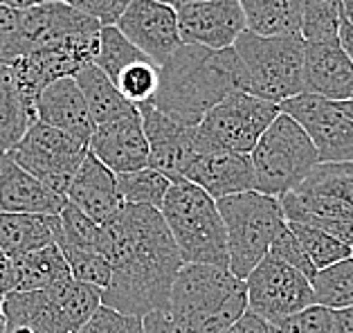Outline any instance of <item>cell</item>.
<instances>
[{
    "label": "cell",
    "instance_id": "cell-44",
    "mask_svg": "<svg viewBox=\"0 0 353 333\" xmlns=\"http://www.w3.org/2000/svg\"><path fill=\"white\" fill-rule=\"evenodd\" d=\"M144 333H185L178 324L169 318L167 311H153L144 315Z\"/></svg>",
    "mask_w": 353,
    "mask_h": 333
},
{
    "label": "cell",
    "instance_id": "cell-51",
    "mask_svg": "<svg viewBox=\"0 0 353 333\" xmlns=\"http://www.w3.org/2000/svg\"><path fill=\"white\" fill-rule=\"evenodd\" d=\"M338 106L342 108V113L347 115L351 122H353V99H344V101H338Z\"/></svg>",
    "mask_w": 353,
    "mask_h": 333
},
{
    "label": "cell",
    "instance_id": "cell-24",
    "mask_svg": "<svg viewBox=\"0 0 353 333\" xmlns=\"http://www.w3.org/2000/svg\"><path fill=\"white\" fill-rule=\"evenodd\" d=\"M61 221L43 214H0V252L7 259L57 243Z\"/></svg>",
    "mask_w": 353,
    "mask_h": 333
},
{
    "label": "cell",
    "instance_id": "cell-36",
    "mask_svg": "<svg viewBox=\"0 0 353 333\" xmlns=\"http://www.w3.org/2000/svg\"><path fill=\"white\" fill-rule=\"evenodd\" d=\"M299 187L326 194L335 201L349 205L353 210V162H342V165H317L311 172V176Z\"/></svg>",
    "mask_w": 353,
    "mask_h": 333
},
{
    "label": "cell",
    "instance_id": "cell-43",
    "mask_svg": "<svg viewBox=\"0 0 353 333\" xmlns=\"http://www.w3.org/2000/svg\"><path fill=\"white\" fill-rule=\"evenodd\" d=\"M225 333H277V329H274V324L265 322L259 318V315L248 311L245 315H241Z\"/></svg>",
    "mask_w": 353,
    "mask_h": 333
},
{
    "label": "cell",
    "instance_id": "cell-6",
    "mask_svg": "<svg viewBox=\"0 0 353 333\" xmlns=\"http://www.w3.org/2000/svg\"><path fill=\"white\" fill-rule=\"evenodd\" d=\"M228 236V268L245 279L263 257L279 230L286 225L279 199L261 192H245L216 201Z\"/></svg>",
    "mask_w": 353,
    "mask_h": 333
},
{
    "label": "cell",
    "instance_id": "cell-40",
    "mask_svg": "<svg viewBox=\"0 0 353 333\" xmlns=\"http://www.w3.org/2000/svg\"><path fill=\"white\" fill-rule=\"evenodd\" d=\"M274 329L277 333H335L333 311L313 304L286 320H279Z\"/></svg>",
    "mask_w": 353,
    "mask_h": 333
},
{
    "label": "cell",
    "instance_id": "cell-9",
    "mask_svg": "<svg viewBox=\"0 0 353 333\" xmlns=\"http://www.w3.org/2000/svg\"><path fill=\"white\" fill-rule=\"evenodd\" d=\"M277 115L279 104L250 92H232L203 117L198 133L212 147L250 156Z\"/></svg>",
    "mask_w": 353,
    "mask_h": 333
},
{
    "label": "cell",
    "instance_id": "cell-29",
    "mask_svg": "<svg viewBox=\"0 0 353 333\" xmlns=\"http://www.w3.org/2000/svg\"><path fill=\"white\" fill-rule=\"evenodd\" d=\"M313 300L329 311H342L353 306V257L317 270L311 279Z\"/></svg>",
    "mask_w": 353,
    "mask_h": 333
},
{
    "label": "cell",
    "instance_id": "cell-18",
    "mask_svg": "<svg viewBox=\"0 0 353 333\" xmlns=\"http://www.w3.org/2000/svg\"><path fill=\"white\" fill-rule=\"evenodd\" d=\"M304 92L331 101L351 97L353 63L340 41H308L304 46Z\"/></svg>",
    "mask_w": 353,
    "mask_h": 333
},
{
    "label": "cell",
    "instance_id": "cell-3",
    "mask_svg": "<svg viewBox=\"0 0 353 333\" xmlns=\"http://www.w3.org/2000/svg\"><path fill=\"white\" fill-rule=\"evenodd\" d=\"M167 313L185 333H225L248 313L245 279L230 268L185 263L171 288Z\"/></svg>",
    "mask_w": 353,
    "mask_h": 333
},
{
    "label": "cell",
    "instance_id": "cell-22",
    "mask_svg": "<svg viewBox=\"0 0 353 333\" xmlns=\"http://www.w3.org/2000/svg\"><path fill=\"white\" fill-rule=\"evenodd\" d=\"M65 201L90 216L94 223L104 225L119 210H122V196L117 192V176L106 165L92 156L83 158L81 167L77 169L70 187H68Z\"/></svg>",
    "mask_w": 353,
    "mask_h": 333
},
{
    "label": "cell",
    "instance_id": "cell-1",
    "mask_svg": "<svg viewBox=\"0 0 353 333\" xmlns=\"http://www.w3.org/2000/svg\"><path fill=\"white\" fill-rule=\"evenodd\" d=\"M99 252L110 263V284L101 290V306L140 318L167 311L185 261L160 210L124 203L101 225Z\"/></svg>",
    "mask_w": 353,
    "mask_h": 333
},
{
    "label": "cell",
    "instance_id": "cell-52",
    "mask_svg": "<svg viewBox=\"0 0 353 333\" xmlns=\"http://www.w3.org/2000/svg\"><path fill=\"white\" fill-rule=\"evenodd\" d=\"M0 333H5V318H3V311H0Z\"/></svg>",
    "mask_w": 353,
    "mask_h": 333
},
{
    "label": "cell",
    "instance_id": "cell-31",
    "mask_svg": "<svg viewBox=\"0 0 353 333\" xmlns=\"http://www.w3.org/2000/svg\"><path fill=\"white\" fill-rule=\"evenodd\" d=\"M137 61H151L128 41L115 25H101L99 30V52L94 59V65L104 72L110 81L117 79V74Z\"/></svg>",
    "mask_w": 353,
    "mask_h": 333
},
{
    "label": "cell",
    "instance_id": "cell-26",
    "mask_svg": "<svg viewBox=\"0 0 353 333\" xmlns=\"http://www.w3.org/2000/svg\"><path fill=\"white\" fill-rule=\"evenodd\" d=\"M256 37H301V0H236Z\"/></svg>",
    "mask_w": 353,
    "mask_h": 333
},
{
    "label": "cell",
    "instance_id": "cell-38",
    "mask_svg": "<svg viewBox=\"0 0 353 333\" xmlns=\"http://www.w3.org/2000/svg\"><path fill=\"white\" fill-rule=\"evenodd\" d=\"M23 54V10H16L0 0V63L10 65Z\"/></svg>",
    "mask_w": 353,
    "mask_h": 333
},
{
    "label": "cell",
    "instance_id": "cell-28",
    "mask_svg": "<svg viewBox=\"0 0 353 333\" xmlns=\"http://www.w3.org/2000/svg\"><path fill=\"white\" fill-rule=\"evenodd\" d=\"M34 122L37 115L21 97L10 65L0 63V156H7Z\"/></svg>",
    "mask_w": 353,
    "mask_h": 333
},
{
    "label": "cell",
    "instance_id": "cell-35",
    "mask_svg": "<svg viewBox=\"0 0 353 333\" xmlns=\"http://www.w3.org/2000/svg\"><path fill=\"white\" fill-rule=\"evenodd\" d=\"M61 230H59L57 245H70L79 250H97L101 245V225L94 223L90 216H85L81 210H77L72 203H65L61 214Z\"/></svg>",
    "mask_w": 353,
    "mask_h": 333
},
{
    "label": "cell",
    "instance_id": "cell-54",
    "mask_svg": "<svg viewBox=\"0 0 353 333\" xmlns=\"http://www.w3.org/2000/svg\"><path fill=\"white\" fill-rule=\"evenodd\" d=\"M349 99H353V92H351V97H349Z\"/></svg>",
    "mask_w": 353,
    "mask_h": 333
},
{
    "label": "cell",
    "instance_id": "cell-16",
    "mask_svg": "<svg viewBox=\"0 0 353 333\" xmlns=\"http://www.w3.org/2000/svg\"><path fill=\"white\" fill-rule=\"evenodd\" d=\"M88 151L115 176L149 167V142L140 110L135 108L115 122L97 126L88 142Z\"/></svg>",
    "mask_w": 353,
    "mask_h": 333
},
{
    "label": "cell",
    "instance_id": "cell-23",
    "mask_svg": "<svg viewBox=\"0 0 353 333\" xmlns=\"http://www.w3.org/2000/svg\"><path fill=\"white\" fill-rule=\"evenodd\" d=\"M65 203V196L48 190L41 181L16 165L10 156L3 158V165H0V214L59 216Z\"/></svg>",
    "mask_w": 353,
    "mask_h": 333
},
{
    "label": "cell",
    "instance_id": "cell-25",
    "mask_svg": "<svg viewBox=\"0 0 353 333\" xmlns=\"http://www.w3.org/2000/svg\"><path fill=\"white\" fill-rule=\"evenodd\" d=\"M68 279H72L70 268L57 243L12 259V293H37Z\"/></svg>",
    "mask_w": 353,
    "mask_h": 333
},
{
    "label": "cell",
    "instance_id": "cell-39",
    "mask_svg": "<svg viewBox=\"0 0 353 333\" xmlns=\"http://www.w3.org/2000/svg\"><path fill=\"white\" fill-rule=\"evenodd\" d=\"M268 254H270V257H274V259L283 261V263H288V266H292L295 270L304 272L308 279H313L315 272H317L315 266L311 263V259H308L306 250L301 248L299 239L295 236V232H292L288 223L279 230L277 236H274V241L270 245Z\"/></svg>",
    "mask_w": 353,
    "mask_h": 333
},
{
    "label": "cell",
    "instance_id": "cell-50",
    "mask_svg": "<svg viewBox=\"0 0 353 333\" xmlns=\"http://www.w3.org/2000/svg\"><path fill=\"white\" fill-rule=\"evenodd\" d=\"M342 12H344V21L353 28V0H342Z\"/></svg>",
    "mask_w": 353,
    "mask_h": 333
},
{
    "label": "cell",
    "instance_id": "cell-11",
    "mask_svg": "<svg viewBox=\"0 0 353 333\" xmlns=\"http://www.w3.org/2000/svg\"><path fill=\"white\" fill-rule=\"evenodd\" d=\"M279 110L301 126L311 138L320 165L353 162V122L342 113L338 101L313 92L281 101Z\"/></svg>",
    "mask_w": 353,
    "mask_h": 333
},
{
    "label": "cell",
    "instance_id": "cell-2",
    "mask_svg": "<svg viewBox=\"0 0 353 333\" xmlns=\"http://www.w3.org/2000/svg\"><path fill=\"white\" fill-rule=\"evenodd\" d=\"M232 92H245L243 68L234 48L180 46L160 68V86L149 106L178 122L198 126Z\"/></svg>",
    "mask_w": 353,
    "mask_h": 333
},
{
    "label": "cell",
    "instance_id": "cell-12",
    "mask_svg": "<svg viewBox=\"0 0 353 333\" xmlns=\"http://www.w3.org/2000/svg\"><path fill=\"white\" fill-rule=\"evenodd\" d=\"M185 181L201 187L214 201L256 190V176L250 156L212 147L201 138V133L196 140L194 158L187 165Z\"/></svg>",
    "mask_w": 353,
    "mask_h": 333
},
{
    "label": "cell",
    "instance_id": "cell-34",
    "mask_svg": "<svg viewBox=\"0 0 353 333\" xmlns=\"http://www.w3.org/2000/svg\"><path fill=\"white\" fill-rule=\"evenodd\" d=\"M288 225H290L292 232H295V236L299 239V243L306 250L308 259H311L315 270H324V268L333 266V263L351 257L349 245H344L335 236L322 232V230L311 228V225H301V223H288Z\"/></svg>",
    "mask_w": 353,
    "mask_h": 333
},
{
    "label": "cell",
    "instance_id": "cell-42",
    "mask_svg": "<svg viewBox=\"0 0 353 333\" xmlns=\"http://www.w3.org/2000/svg\"><path fill=\"white\" fill-rule=\"evenodd\" d=\"M63 3L101 25H115L122 12L131 5V0H63Z\"/></svg>",
    "mask_w": 353,
    "mask_h": 333
},
{
    "label": "cell",
    "instance_id": "cell-33",
    "mask_svg": "<svg viewBox=\"0 0 353 333\" xmlns=\"http://www.w3.org/2000/svg\"><path fill=\"white\" fill-rule=\"evenodd\" d=\"M131 106H149L160 86V68L153 61H137L124 68L113 81Z\"/></svg>",
    "mask_w": 353,
    "mask_h": 333
},
{
    "label": "cell",
    "instance_id": "cell-19",
    "mask_svg": "<svg viewBox=\"0 0 353 333\" xmlns=\"http://www.w3.org/2000/svg\"><path fill=\"white\" fill-rule=\"evenodd\" d=\"M101 23L81 14L63 0L43 3L30 10H23V46L25 54L32 50L59 43V41L79 37V34L99 32Z\"/></svg>",
    "mask_w": 353,
    "mask_h": 333
},
{
    "label": "cell",
    "instance_id": "cell-17",
    "mask_svg": "<svg viewBox=\"0 0 353 333\" xmlns=\"http://www.w3.org/2000/svg\"><path fill=\"white\" fill-rule=\"evenodd\" d=\"M5 333H79L68 318L54 286L37 293H10L3 306Z\"/></svg>",
    "mask_w": 353,
    "mask_h": 333
},
{
    "label": "cell",
    "instance_id": "cell-8",
    "mask_svg": "<svg viewBox=\"0 0 353 333\" xmlns=\"http://www.w3.org/2000/svg\"><path fill=\"white\" fill-rule=\"evenodd\" d=\"M7 156L48 190L65 196L77 169L88 156V144L43 122H34Z\"/></svg>",
    "mask_w": 353,
    "mask_h": 333
},
{
    "label": "cell",
    "instance_id": "cell-49",
    "mask_svg": "<svg viewBox=\"0 0 353 333\" xmlns=\"http://www.w3.org/2000/svg\"><path fill=\"white\" fill-rule=\"evenodd\" d=\"M158 3H162V5H169V7H174V10H180V7H185V5L203 3V0H158Z\"/></svg>",
    "mask_w": 353,
    "mask_h": 333
},
{
    "label": "cell",
    "instance_id": "cell-30",
    "mask_svg": "<svg viewBox=\"0 0 353 333\" xmlns=\"http://www.w3.org/2000/svg\"><path fill=\"white\" fill-rule=\"evenodd\" d=\"M169 187L171 183L167 178L158 172H153L151 167L117 176V192L126 205H144V208L160 210L162 203H165Z\"/></svg>",
    "mask_w": 353,
    "mask_h": 333
},
{
    "label": "cell",
    "instance_id": "cell-27",
    "mask_svg": "<svg viewBox=\"0 0 353 333\" xmlns=\"http://www.w3.org/2000/svg\"><path fill=\"white\" fill-rule=\"evenodd\" d=\"M74 81L85 99V106L90 110L94 126L110 124V122H115V119L128 115L131 110H135V106L128 104L122 97V92L117 90L115 83L94 63L77 72Z\"/></svg>",
    "mask_w": 353,
    "mask_h": 333
},
{
    "label": "cell",
    "instance_id": "cell-4",
    "mask_svg": "<svg viewBox=\"0 0 353 333\" xmlns=\"http://www.w3.org/2000/svg\"><path fill=\"white\" fill-rule=\"evenodd\" d=\"M185 263L228 268V236L216 201L194 183H171L160 208Z\"/></svg>",
    "mask_w": 353,
    "mask_h": 333
},
{
    "label": "cell",
    "instance_id": "cell-7",
    "mask_svg": "<svg viewBox=\"0 0 353 333\" xmlns=\"http://www.w3.org/2000/svg\"><path fill=\"white\" fill-rule=\"evenodd\" d=\"M250 160L256 176V192L274 199L297 190L320 165L317 151L306 131L281 110L256 142Z\"/></svg>",
    "mask_w": 353,
    "mask_h": 333
},
{
    "label": "cell",
    "instance_id": "cell-53",
    "mask_svg": "<svg viewBox=\"0 0 353 333\" xmlns=\"http://www.w3.org/2000/svg\"><path fill=\"white\" fill-rule=\"evenodd\" d=\"M3 158H5V156H0V165H3Z\"/></svg>",
    "mask_w": 353,
    "mask_h": 333
},
{
    "label": "cell",
    "instance_id": "cell-45",
    "mask_svg": "<svg viewBox=\"0 0 353 333\" xmlns=\"http://www.w3.org/2000/svg\"><path fill=\"white\" fill-rule=\"evenodd\" d=\"M12 293V259H7L0 252V306H3L5 297Z\"/></svg>",
    "mask_w": 353,
    "mask_h": 333
},
{
    "label": "cell",
    "instance_id": "cell-47",
    "mask_svg": "<svg viewBox=\"0 0 353 333\" xmlns=\"http://www.w3.org/2000/svg\"><path fill=\"white\" fill-rule=\"evenodd\" d=\"M338 41H340L342 50L347 52V57L351 59V63H353V28H351L347 21H342V25H340Z\"/></svg>",
    "mask_w": 353,
    "mask_h": 333
},
{
    "label": "cell",
    "instance_id": "cell-32",
    "mask_svg": "<svg viewBox=\"0 0 353 333\" xmlns=\"http://www.w3.org/2000/svg\"><path fill=\"white\" fill-rule=\"evenodd\" d=\"M344 21L342 0H301V39L338 41Z\"/></svg>",
    "mask_w": 353,
    "mask_h": 333
},
{
    "label": "cell",
    "instance_id": "cell-55",
    "mask_svg": "<svg viewBox=\"0 0 353 333\" xmlns=\"http://www.w3.org/2000/svg\"><path fill=\"white\" fill-rule=\"evenodd\" d=\"M351 257H353V250H351Z\"/></svg>",
    "mask_w": 353,
    "mask_h": 333
},
{
    "label": "cell",
    "instance_id": "cell-37",
    "mask_svg": "<svg viewBox=\"0 0 353 333\" xmlns=\"http://www.w3.org/2000/svg\"><path fill=\"white\" fill-rule=\"evenodd\" d=\"M59 250L63 252L72 279L106 290L110 284V263L104 254L97 250H79V248L70 245H59Z\"/></svg>",
    "mask_w": 353,
    "mask_h": 333
},
{
    "label": "cell",
    "instance_id": "cell-14",
    "mask_svg": "<svg viewBox=\"0 0 353 333\" xmlns=\"http://www.w3.org/2000/svg\"><path fill=\"white\" fill-rule=\"evenodd\" d=\"M137 110L149 142V167L169 183H183L189 160L196 153L198 126L178 122L153 106H140Z\"/></svg>",
    "mask_w": 353,
    "mask_h": 333
},
{
    "label": "cell",
    "instance_id": "cell-20",
    "mask_svg": "<svg viewBox=\"0 0 353 333\" xmlns=\"http://www.w3.org/2000/svg\"><path fill=\"white\" fill-rule=\"evenodd\" d=\"M279 203L288 223L317 228L353 250V210L349 205L326 194L304 190V187H297L281 196Z\"/></svg>",
    "mask_w": 353,
    "mask_h": 333
},
{
    "label": "cell",
    "instance_id": "cell-5",
    "mask_svg": "<svg viewBox=\"0 0 353 333\" xmlns=\"http://www.w3.org/2000/svg\"><path fill=\"white\" fill-rule=\"evenodd\" d=\"M304 39L256 37L243 32L236 39L234 52L243 68L245 92L281 104L304 92Z\"/></svg>",
    "mask_w": 353,
    "mask_h": 333
},
{
    "label": "cell",
    "instance_id": "cell-15",
    "mask_svg": "<svg viewBox=\"0 0 353 333\" xmlns=\"http://www.w3.org/2000/svg\"><path fill=\"white\" fill-rule=\"evenodd\" d=\"M176 16L183 46L228 50L245 32V16L236 0H203L180 7Z\"/></svg>",
    "mask_w": 353,
    "mask_h": 333
},
{
    "label": "cell",
    "instance_id": "cell-48",
    "mask_svg": "<svg viewBox=\"0 0 353 333\" xmlns=\"http://www.w3.org/2000/svg\"><path fill=\"white\" fill-rule=\"evenodd\" d=\"M5 5L16 7V10H30V7H37L43 3H52V0H3Z\"/></svg>",
    "mask_w": 353,
    "mask_h": 333
},
{
    "label": "cell",
    "instance_id": "cell-13",
    "mask_svg": "<svg viewBox=\"0 0 353 333\" xmlns=\"http://www.w3.org/2000/svg\"><path fill=\"white\" fill-rule=\"evenodd\" d=\"M115 28L158 68L165 65L183 46L176 10L158 0H131Z\"/></svg>",
    "mask_w": 353,
    "mask_h": 333
},
{
    "label": "cell",
    "instance_id": "cell-41",
    "mask_svg": "<svg viewBox=\"0 0 353 333\" xmlns=\"http://www.w3.org/2000/svg\"><path fill=\"white\" fill-rule=\"evenodd\" d=\"M79 333H144V320L140 315H128L108 309V306H99Z\"/></svg>",
    "mask_w": 353,
    "mask_h": 333
},
{
    "label": "cell",
    "instance_id": "cell-10",
    "mask_svg": "<svg viewBox=\"0 0 353 333\" xmlns=\"http://www.w3.org/2000/svg\"><path fill=\"white\" fill-rule=\"evenodd\" d=\"M245 290L248 311L270 324H277L315 304L311 279L270 254L245 277Z\"/></svg>",
    "mask_w": 353,
    "mask_h": 333
},
{
    "label": "cell",
    "instance_id": "cell-21",
    "mask_svg": "<svg viewBox=\"0 0 353 333\" xmlns=\"http://www.w3.org/2000/svg\"><path fill=\"white\" fill-rule=\"evenodd\" d=\"M34 115H37V122L63 131L85 144L90 142L97 129L74 77H63L43 88L34 104Z\"/></svg>",
    "mask_w": 353,
    "mask_h": 333
},
{
    "label": "cell",
    "instance_id": "cell-46",
    "mask_svg": "<svg viewBox=\"0 0 353 333\" xmlns=\"http://www.w3.org/2000/svg\"><path fill=\"white\" fill-rule=\"evenodd\" d=\"M335 333H353V306L342 311H333Z\"/></svg>",
    "mask_w": 353,
    "mask_h": 333
}]
</instances>
